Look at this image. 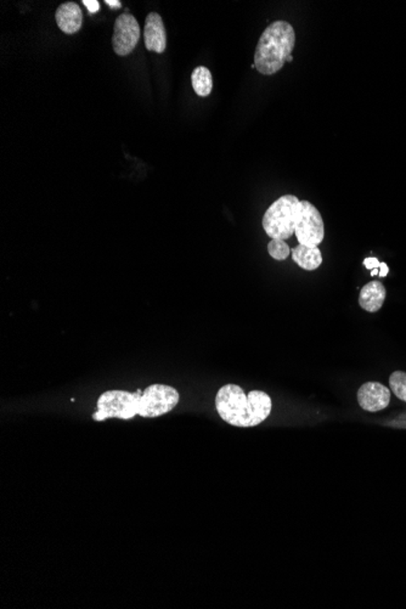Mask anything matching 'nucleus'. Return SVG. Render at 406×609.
<instances>
[{
	"label": "nucleus",
	"instance_id": "dca6fc26",
	"mask_svg": "<svg viewBox=\"0 0 406 609\" xmlns=\"http://www.w3.org/2000/svg\"><path fill=\"white\" fill-rule=\"evenodd\" d=\"M380 264L381 261H378L377 258H366V259L364 261V266H366L367 269L369 270L376 269V268H380Z\"/></svg>",
	"mask_w": 406,
	"mask_h": 609
},
{
	"label": "nucleus",
	"instance_id": "9b49d317",
	"mask_svg": "<svg viewBox=\"0 0 406 609\" xmlns=\"http://www.w3.org/2000/svg\"><path fill=\"white\" fill-rule=\"evenodd\" d=\"M292 259L301 269L316 270L323 263V254L319 247H309L304 244H298L297 247L291 251Z\"/></svg>",
	"mask_w": 406,
	"mask_h": 609
},
{
	"label": "nucleus",
	"instance_id": "7ed1b4c3",
	"mask_svg": "<svg viewBox=\"0 0 406 609\" xmlns=\"http://www.w3.org/2000/svg\"><path fill=\"white\" fill-rule=\"evenodd\" d=\"M296 45V32L286 21L270 23L258 40L254 66L258 72L271 76L284 67Z\"/></svg>",
	"mask_w": 406,
	"mask_h": 609
},
{
	"label": "nucleus",
	"instance_id": "423d86ee",
	"mask_svg": "<svg viewBox=\"0 0 406 609\" xmlns=\"http://www.w3.org/2000/svg\"><path fill=\"white\" fill-rule=\"evenodd\" d=\"M140 26L131 13H122L114 21L112 47L119 57L129 55L139 43Z\"/></svg>",
	"mask_w": 406,
	"mask_h": 609
},
{
	"label": "nucleus",
	"instance_id": "0eeeda50",
	"mask_svg": "<svg viewBox=\"0 0 406 609\" xmlns=\"http://www.w3.org/2000/svg\"><path fill=\"white\" fill-rule=\"evenodd\" d=\"M390 401V391L378 382L364 383L358 391V403L365 411L377 413L386 409Z\"/></svg>",
	"mask_w": 406,
	"mask_h": 609
},
{
	"label": "nucleus",
	"instance_id": "ddd939ff",
	"mask_svg": "<svg viewBox=\"0 0 406 609\" xmlns=\"http://www.w3.org/2000/svg\"><path fill=\"white\" fill-rule=\"evenodd\" d=\"M389 386H390V391L395 394V396L406 403V372L395 371L390 374Z\"/></svg>",
	"mask_w": 406,
	"mask_h": 609
},
{
	"label": "nucleus",
	"instance_id": "9d476101",
	"mask_svg": "<svg viewBox=\"0 0 406 609\" xmlns=\"http://www.w3.org/2000/svg\"><path fill=\"white\" fill-rule=\"evenodd\" d=\"M386 296H387V292L383 283L380 281H371L362 288L359 296V304L369 313H376L382 308Z\"/></svg>",
	"mask_w": 406,
	"mask_h": 609
},
{
	"label": "nucleus",
	"instance_id": "6e6552de",
	"mask_svg": "<svg viewBox=\"0 0 406 609\" xmlns=\"http://www.w3.org/2000/svg\"><path fill=\"white\" fill-rule=\"evenodd\" d=\"M145 47L149 52H162L166 50L167 33L161 16L156 13L148 15L144 28Z\"/></svg>",
	"mask_w": 406,
	"mask_h": 609
},
{
	"label": "nucleus",
	"instance_id": "39448f33",
	"mask_svg": "<svg viewBox=\"0 0 406 609\" xmlns=\"http://www.w3.org/2000/svg\"><path fill=\"white\" fill-rule=\"evenodd\" d=\"M299 244L318 247L325 237V225L318 208L309 201H299L296 219V231Z\"/></svg>",
	"mask_w": 406,
	"mask_h": 609
},
{
	"label": "nucleus",
	"instance_id": "4468645a",
	"mask_svg": "<svg viewBox=\"0 0 406 609\" xmlns=\"http://www.w3.org/2000/svg\"><path fill=\"white\" fill-rule=\"evenodd\" d=\"M291 248L289 244L285 242V240L271 239L270 242L268 244V252L270 254V257L274 258L276 261H285L289 257Z\"/></svg>",
	"mask_w": 406,
	"mask_h": 609
},
{
	"label": "nucleus",
	"instance_id": "f257e3e1",
	"mask_svg": "<svg viewBox=\"0 0 406 609\" xmlns=\"http://www.w3.org/2000/svg\"><path fill=\"white\" fill-rule=\"evenodd\" d=\"M179 392L172 386L155 383L145 388L144 392L127 391H106L97 401V411L92 420L97 422L109 418L131 420L139 415L141 418H155L171 413L179 403Z\"/></svg>",
	"mask_w": 406,
	"mask_h": 609
},
{
	"label": "nucleus",
	"instance_id": "2eb2a0df",
	"mask_svg": "<svg viewBox=\"0 0 406 609\" xmlns=\"http://www.w3.org/2000/svg\"><path fill=\"white\" fill-rule=\"evenodd\" d=\"M83 4L90 13H97L100 10V4L97 0H83Z\"/></svg>",
	"mask_w": 406,
	"mask_h": 609
},
{
	"label": "nucleus",
	"instance_id": "f3484780",
	"mask_svg": "<svg viewBox=\"0 0 406 609\" xmlns=\"http://www.w3.org/2000/svg\"><path fill=\"white\" fill-rule=\"evenodd\" d=\"M389 273V268L386 263H381L380 264V276L381 278H386Z\"/></svg>",
	"mask_w": 406,
	"mask_h": 609
},
{
	"label": "nucleus",
	"instance_id": "a211bd4d",
	"mask_svg": "<svg viewBox=\"0 0 406 609\" xmlns=\"http://www.w3.org/2000/svg\"><path fill=\"white\" fill-rule=\"evenodd\" d=\"M105 4L109 5L111 8H116V9H119L122 6L121 1H118V0H106Z\"/></svg>",
	"mask_w": 406,
	"mask_h": 609
},
{
	"label": "nucleus",
	"instance_id": "1a4fd4ad",
	"mask_svg": "<svg viewBox=\"0 0 406 609\" xmlns=\"http://www.w3.org/2000/svg\"><path fill=\"white\" fill-rule=\"evenodd\" d=\"M59 28L66 35H75L83 25V13L78 4L67 1L59 6L55 13Z\"/></svg>",
	"mask_w": 406,
	"mask_h": 609
},
{
	"label": "nucleus",
	"instance_id": "20e7f679",
	"mask_svg": "<svg viewBox=\"0 0 406 609\" xmlns=\"http://www.w3.org/2000/svg\"><path fill=\"white\" fill-rule=\"evenodd\" d=\"M299 199L285 195L267 209L263 217V227L271 239L287 240L296 231V219Z\"/></svg>",
	"mask_w": 406,
	"mask_h": 609
},
{
	"label": "nucleus",
	"instance_id": "6ab92c4d",
	"mask_svg": "<svg viewBox=\"0 0 406 609\" xmlns=\"http://www.w3.org/2000/svg\"><path fill=\"white\" fill-rule=\"evenodd\" d=\"M380 274V268H376V269L371 270V276H376V275Z\"/></svg>",
	"mask_w": 406,
	"mask_h": 609
},
{
	"label": "nucleus",
	"instance_id": "f03ea898",
	"mask_svg": "<svg viewBox=\"0 0 406 609\" xmlns=\"http://www.w3.org/2000/svg\"><path fill=\"white\" fill-rule=\"evenodd\" d=\"M273 403L268 393L245 391L237 384H225L215 396V409L225 422L235 427H254L264 422L271 413Z\"/></svg>",
	"mask_w": 406,
	"mask_h": 609
},
{
	"label": "nucleus",
	"instance_id": "f8f14e48",
	"mask_svg": "<svg viewBox=\"0 0 406 609\" xmlns=\"http://www.w3.org/2000/svg\"><path fill=\"white\" fill-rule=\"evenodd\" d=\"M193 88L197 95L205 97L210 95L213 89V78L210 71L205 66H198L191 74Z\"/></svg>",
	"mask_w": 406,
	"mask_h": 609
},
{
	"label": "nucleus",
	"instance_id": "aec40b11",
	"mask_svg": "<svg viewBox=\"0 0 406 609\" xmlns=\"http://www.w3.org/2000/svg\"><path fill=\"white\" fill-rule=\"evenodd\" d=\"M292 61H293V57H292V55H291V57H289V59H287V62H292Z\"/></svg>",
	"mask_w": 406,
	"mask_h": 609
}]
</instances>
